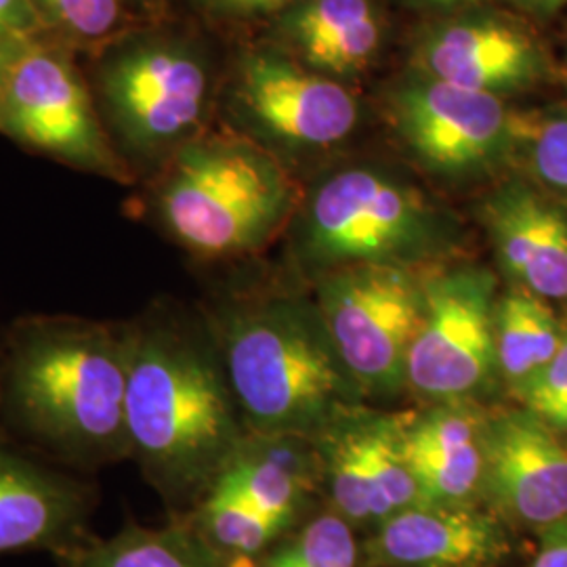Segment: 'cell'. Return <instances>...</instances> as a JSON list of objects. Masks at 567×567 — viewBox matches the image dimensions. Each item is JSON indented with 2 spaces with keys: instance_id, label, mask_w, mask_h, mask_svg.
Segmentation results:
<instances>
[{
  "instance_id": "cell-6",
  "label": "cell",
  "mask_w": 567,
  "mask_h": 567,
  "mask_svg": "<svg viewBox=\"0 0 567 567\" xmlns=\"http://www.w3.org/2000/svg\"><path fill=\"white\" fill-rule=\"evenodd\" d=\"M0 133L58 163L114 183L133 168L107 135L79 70L58 47L25 42L7 76Z\"/></svg>"
},
{
  "instance_id": "cell-14",
  "label": "cell",
  "mask_w": 567,
  "mask_h": 567,
  "mask_svg": "<svg viewBox=\"0 0 567 567\" xmlns=\"http://www.w3.org/2000/svg\"><path fill=\"white\" fill-rule=\"evenodd\" d=\"M240 97L269 133L299 145L341 142L360 114L339 82L265 53L244 61Z\"/></svg>"
},
{
  "instance_id": "cell-3",
  "label": "cell",
  "mask_w": 567,
  "mask_h": 567,
  "mask_svg": "<svg viewBox=\"0 0 567 567\" xmlns=\"http://www.w3.org/2000/svg\"><path fill=\"white\" fill-rule=\"evenodd\" d=\"M248 433L311 437L360 405L318 307L292 297L238 292L204 318Z\"/></svg>"
},
{
  "instance_id": "cell-20",
  "label": "cell",
  "mask_w": 567,
  "mask_h": 567,
  "mask_svg": "<svg viewBox=\"0 0 567 567\" xmlns=\"http://www.w3.org/2000/svg\"><path fill=\"white\" fill-rule=\"evenodd\" d=\"M63 567H234L185 519L163 527L126 524L110 538L93 536Z\"/></svg>"
},
{
  "instance_id": "cell-17",
  "label": "cell",
  "mask_w": 567,
  "mask_h": 567,
  "mask_svg": "<svg viewBox=\"0 0 567 567\" xmlns=\"http://www.w3.org/2000/svg\"><path fill=\"white\" fill-rule=\"evenodd\" d=\"M484 419L475 404H433L410 412L405 454L431 505H473L484 480Z\"/></svg>"
},
{
  "instance_id": "cell-1",
  "label": "cell",
  "mask_w": 567,
  "mask_h": 567,
  "mask_svg": "<svg viewBox=\"0 0 567 567\" xmlns=\"http://www.w3.org/2000/svg\"><path fill=\"white\" fill-rule=\"evenodd\" d=\"M128 320L30 313L0 334L2 435L72 473L128 461Z\"/></svg>"
},
{
  "instance_id": "cell-25",
  "label": "cell",
  "mask_w": 567,
  "mask_h": 567,
  "mask_svg": "<svg viewBox=\"0 0 567 567\" xmlns=\"http://www.w3.org/2000/svg\"><path fill=\"white\" fill-rule=\"evenodd\" d=\"M51 21L81 41H102L121 25L122 0H32Z\"/></svg>"
},
{
  "instance_id": "cell-27",
  "label": "cell",
  "mask_w": 567,
  "mask_h": 567,
  "mask_svg": "<svg viewBox=\"0 0 567 567\" xmlns=\"http://www.w3.org/2000/svg\"><path fill=\"white\" fill-rule=\"evenodd\" d=\"M379 39H381L379 21L374 16H370L358 25H353L351 30H347L341 37L326 42L320 49L309 53L307 60L311 61L316 68L334 72V74L353 72L372 58V53L379 47Z\"/></svg>"
},
{
  "instance_id": "cell-31",
  "label": "cell",
  "mask_w": 567,
  "mask_h": 567,
  "mask_svg": "<svg viewBox=\"0 0 567 567\" xmlns=\"http://www.w3.org/2000/svg\"><path fill=\"white\" fill-rule=\"evenodd\" d=\"M288 0H213L215 7L231 11V13H255V11H267L286 4Z\"/></svg>"
},
{
  "instance_id": "cell-22",
  "label": "cell",
  "mask_w": 567,
  "mask_h": 567,
  "mask_svg": "<svg viewBox=\"0 0 567 567\" xmlns=\"http://www.w3.org/2000/svg\"><path fill=\"white\" fill-rule=\"evenodd\" d=\"M358 543L341 515L313 519L292 540L267 550L250 567H355Z\"/></svg>"
},
{
  "instance_id": "cell-23",
  "label": "cell",
  "mask_w": 567,
  "mask_h": 567,
  "mask_svg": "<svg viewBox=\"0 0 567 567\" xmlns=\"http://www.w3.org/2000/svg\"><path fill=\"white\" fill-rule=\"evenodd\" d=\"M511 393L522 410L567 435V326L566 339L553 360L524 383L511 386Z\"/></svg>"
},
{
  "instance_id": "cell-10",
  "label": "cell",
  "mask_w": 567,
  "mask_h": 567,
  "mask_svg": "<svg viewBox=\"0 0 567 567\" xmlns=\"http://www.w3.org/2000/svg\"><path fill=\"white\" fill-rule=\"evenodd\" d=\"M408 419L410 412L381 414L355 405L318 435L326 486L344 522L381 526L423 503L405 454Z\"/></svg>"
},
{
  "instance_id": "cell-28",
  "label": "cell",
  "mask_w": 567,
  "mask_h": 567,
  "mask_svg": "<svg viewBox=\"0 0 567 567\" xmlns=\"http://www.w3.org/2000/svg\"><path fill=\"white\" fill-rule=\"evenodd\" d=\"M42 28L44 20L32 0H0V37L39 39Z\"/></svg>"
},
{
  "instance_id": "cell-29",
  "label": "cell",
  "mask_w": 567,
  "mask_h": 567,
  "mask_svg": "<svg viewBox=\"0 0 567 567\" xmlns=\"http://www.w3.org/2000/svg\"><path fill=\"white\" fill-rule=\"evenodd\" d=\"M532 567H567V519L540 532V548Z\"/></svg>"
},
{
  "instance_id": "cell-7",
  "label": "cell",
  "mask_w": 567,
  "mask_h": 567,
  "mask_svg": "<svg viewBox=\"0 0 567 567\" xmlns=\"http://www.w3.org/2000/svg\"><path fill=\"white\" fill-rule=\"evenodd\" d=\"M318 309L362 391L405 386L410 347L425 313V278L410 265H351L326 276Z\"/></svg>"
},
{
  "instance_id": "cell-16",
  "label": "cell",
  "mask_w": 567,
  "mask_h": 567,
  "mask_svg": "<svg viewBox=\"0 0 567 567\" xmlns=\"http://www.w3.org/2000/svg\"><path fill=\"white\" fill-rule=\"evenodd\" d=\"M503 271L545 301H567V215L524 183H508L482 208Z\"/></svg>"
},
{
  "instance_id": "cell-11",
  "label": "cell",
  "mask_w": 567,
  "mask_h": 567,
  "mask_svg": "<svg viewBox=\"0 0 567 567\" xmlns=\"http://www.w3.org/2000/svg\"><path fill=\"white\" fill-rule=\"evenodd\" d=\"M391 116L412 154L447 177L498 163L524 133L496 95L435 79L400 89L391 100Z\"/></svg>"
},
{
  "instance_id": "cell-2",
  "label": "cell",
  "mask_w": 567,
  "mask_h": 567,
  "mask_svg": "<svg viewBox=\"0 0 567 567\" xmlns=\"http://www.w3.org/2000/svg\"><path fill=\"white\" fill-rule=\"evenodd\" d=\"M128 461L166 501L194 507L248 435L206 322L166 305L128 320Z\"/></svg>"
},
{
  "instance_id": "cell-15",
  "label": "cell",
  "mask_w": 567,
  "mask_h": 567,
  "mask_svg": "<svg viewBox=\"0 0 567 567\" xmlns=\"http://www.w3.org/2000/svg\"><path fill=\"white\" fill-rule=\"evenodd\" d=\"M505 550L507 534L496 513L421 503L379 526L368 557L383 567H484Z\"/></svg>"
},
{
  "instance_id": "cell-30",
  "label": "cell",
  "mask_w": 567,
  "mask_h": 567,
  "mask_svg": "<svg viewBox=\"0 0 567 567\" xmlns=\"http://www.w3.org/2000/svg\"><path fill=\"white\" fill-rule=\"evenodd\" d=\"M28 41H32V39H28ZM28 41L0 37V103H2V93H4V84H7V76L11 72V65Z\"/></svg>"
},
{
  "instance_id": "cell-18",
  "label": "cell",
  "mask_w": 567,
  "mask_h": 567,
  "mask_svg": "<svg viewBox=\"0 0 567 567\" xmlns=\"http://www.w3.org/2000/svg\"><path fill=\"white\" fill-rule=\"evenodd\" d=\"M421 58L435 81L492 95L526 84L540 68L526 32L496 20L447 23L426 39Z\"/></svg>"
},
{
  "instance_id": "cell-13",
  "label": "cell",
  "mask_w": 567,
  "mask_h": 567,
  "mask_svg": "<svg viewBox=\"0 0 567 567\" xmlns=\"http://www.w3.org/2000/svg\"><path fill=\"white\" fill-rule=\"evenodd\" d=\"M482 496L519 526L538 532L567 519V442L526 410L484 419Z\"/></svg>"
},
{
  "instance_id": "cell-9",
  "label": "cell",
  "mask_w": 567,
  "mask_h": 567,
  "mask_svg": "<svg viewBox=\"0 0 567 567\" xmlns=\"http://www.w3.org/2000/svg\"><path fill=\"white\" fill-rule=\"evenodd\" d=\"M100 84L126 150L152 156L198 124L208 76L200 60L183 47L135 41L103 60Z\"/></svg>"
},
{
  "instance_id": "cell-33",
  "label": "cell",
  "mask_w": 567,
  "mask_h": 567,
  "mask_svg": "<svg viewBox=\"0 0 567 567\" xmlns=\"http://www.w3.org/2000/svg\"><path fill=\"white\" fill-rule=\"evenodd\" d=\"M440 4H458V2H471V0H435Z\"/></svg>"
},
{
  "instance_id": "cell-19",
  "label": "cell",
  "mask_w": 567,
  "mask_h": 567,
  "mask_svg": "<svg viewBox=\"0 0 567 567\" xmlns=\"http://www.w3.org/2000/svg\"><path fill=\"white\" fill-rule=\"evenodd\" d=\"M313 475L311 458L295 437L248 433L213 484L229 489L248 507L284 527L299 513Z\"/></svg>"
},
{
  "instance_id": "cell-32",
  "label": "cell",
  "mask_w": 567,
  "mask_h": 567,
  "mask_svg": "<svg viewBox=\"0 0 567 567\" xmlns=\"http://www.w3.org/2000/svg\"><path fill=\"white\" fill-rule=\"evenodd\" d=\"M527 2L540 11H555V9L567 4V0H527Z\"/></svg>"
},
{
  "instance_id": "cell-4",
  "label": "cell",
  "mask_w": 567,
  "mask_h": 567,
  "mask_svg": "<svg viewBox=\"0 0 567 567\" xmlns=\"http://www.w3.org/2000/svg\"><path fill=\"white\" fill-rule=\"evenodd\" d=\"M295 192L280 163L244 140L179 147L150 185L147 208L192 255L224 261L252 255L280 229Z\"/></svg>"
},
{
  "instance_id": "cell-8",
  "label": "cell",
  "mask_w": 567,
  "mask_h": 567,
  "mask_svg": "<svg viewBox=\"0 0 567 567\" xmlns=\"http://www.w3.org/2000/svg\"><path fill=\"white\" fill-rule=\"evenodd\" d=\"M494 276L463 265L425 278V313L410 347L405 385L433 404H475L498 374Z\"/></svg>"
},
{
  "instance_id": "cell-26",
  "label": "cell",
  "mask_w": 567,
  "mask_h": 567,
  "mask_svg": "<svg viewBox=\"0 0 567 567\" xmlns=\"http://www.w3.org/2000/svg\"><path fill=\"white\" fill-rule=\"evenodd\" d=\"M529 164L538 182L567 198V114L532 124Z\"/></svg>"
},
{
  "instance_id": "cell-24",
  "label": "cell",
  "mask_w": 567,
  "mask_h": 567,
  "mask_svg": "<svg viewBox=\"0 0 567 567\" xmlns=\"http://www.w3.org/2000/svg\"><path fill=\"white\" fill-rule=\"evenodd\" d=\"M370 16L368 0H309L292 20V37L307 58Z\"/></svg>"
},
{
  "instance_id": "cell-35",
  "label": "cell",
  "mask_w": 567,
  "mask_h": 567,
  "mask_svg": "<svg viewBox=\"0 0 567 567\" xmlns=\"http://www.w3.org/2000/svg\"><path fill=\"white\" fill-rule=\"evenodd\" d=\"M471 2H477V0H471Z\"/></svg>"
},
{
  "instance_id": "cell-21",
  "label": "cell",
  "mask_w": 567,
  "mask_h": 567,
  "mask_svg": "<svg viewBox=\"0 0 567 567\" xmlns=\"http://www.w3.org/2000/svg\"><path fill=\"white\" fill-rule=\"evenodd\" d=\"M566 339L545 299L524 288L508 290L494 307V344L498 374L508 386L519 385L553 360Z\"/></svg>"
},
{
  "instance_id": "cell-5",
  "label": "cell",
  "mask_w": 567,
  "mask_h": 567,
  "mask_svg": "<svg viewBox=\"0 0 567 567\" xmlns=\"http://www.w3.org/2000/svg\"><path fill=\"white\" fill-rule=\"evenodd\" d=\"M446 236L444 219L419 189L372 168H349L316 189L305 250L332 267H412L437 252Z\"/></svg>"
},
{
  "instance_id": "cell-12",
  "label": "cell",
  "mask_w": 567,
  "mask_h": 567,
  "mask_svg": "<svg viewBox=\"0 0 567 567\" xmlns=\"http://www.w3.org/2000/svg\"><path fill=\"white\" fill-rule=\"evenodd\" d=\"M95 486L0 433V555L49 553L65 561L91 538Z\"/></svg>"
},
{
  "instance_id": "cell-34",
  "label": "cell",
  "mask_w": 567,
  "mask_h": 567,
  "mask_svg": "<svg viewBox=\"0 0 567 567\" xmlns=\"http://www.w3.org/2000/svg\"><path fill=\"white\" fill-rule=\"evenodd\" d=\"M566 79H567V58H566Z\"/></svg>"
}]
</instances>
